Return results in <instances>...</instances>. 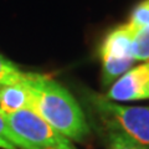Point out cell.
<instances>
[{
  "instance_id": "8992f818",
  "label": "cell",
  "mask_w": 149,
  "mask_h": 149,
  "mask_svg": "<svg viewBox=\"0 0 149 149\" xmlns=\"http://www.w3.org/2000/svg\"><path fill=\"white\" fill-rule=\"evenodd\" d=\"M29 108L34 111V98L31 92L22 85L0 86V112L13 113V112Z\"/></svg>"
},
{
  "instance_id": "30bf717a",
  "label": "cell",
  "mask_w": 149,
  "mask_h": 149,
  "mask_svg": "<svg viewBox=\"0 0 149 149\" xmlns=\"http://www.w3.org/2000/svg\"><path fill=\"white\" fill-rule=\"evenodd\" d=\"M128 24L136 31L149 25V0H143L133 9Z\"/></svg>"
},
{
  "instance_id": "7c38bea8",
  "label": "cell",
  "mask_w": 149,
  "mask_h": 149,
  "mask_svg": "<svg viewBox=\"0 0 149 149\" xmlns=\"http://www.w3.org/2000/svg\"><path fill=\"white\" fill-rule=\"evenodd\" d=\"M146 98H149V85L147 87V92H146Z\"/></svg>"
},
{
  "instance_id": "277c9868",
  "label": "cell",
  "mask_w": 149,
  "mask_h": 149,
  "mask_svg": "<svg viewBox=\"0 0 149 149\" xmlns=\"http://www.w3.org/2000/svg\"><path fill=\"white\" fill-rule=\"evenodd\" d=\"M96 109L118 125L120 130L136 139L144 147H149V107H125L93 95Z\"/></svg>"
},
{
  "instance_id": "5b68a950",
  "label": "cell",
  "mask_w": 149,
  "mask_h": 149,
  "mask_svg": "<svg viewBox=\"0 0 149 149\" xmlns=\"http://www.w3.org/2000/svg\"><path fill=\"white\" fill-rule=\"evenodd\" d=\"M149 85V67L147 62L128 70L118 77L107 93L109 101H138L146 100L147 87Z\"/></svg>"
},
{
  "instance_id": "6da1fadb",
  "label": "cell",
  "mask_w": 149,
  "mask_h": 149,
  "mask_svg": "<svg viewBox=\"0 0 149 149\" xmlns=\"http://www.w3.org/2000/svg\"><path fill=\"white\" fill-rule=\"evenodd\" d=\"M34 98V111L54 129L72 141H83L90 133L80 104L66 88L49 76L25 72L22 80Z\"/></svg>"
},
{
  "instance_id": "7a4b0ae2",
  "label": "cell",
  "mask_w": 149,
  "mask_h": 149,
  "mask_svg": "<svg viewBox=\"0 0 149 149\" xmlns=\"http://www.w3.org/2000/svg\"><path fill=\"white\" fill-rule=\"evenodd\" d=\"M19 149H74L71 142L41 118L35 111L25 108L3 113Z\"/></svg>"
},
{
  "instance_id": "8fae6325",
  "label": "cell",
  "mask_w": 149,
  "mask_h": 149,
  "mask_svg": "<svg viewBox=\"0 0 149 149\" xmlns=\"http://www.w3.org/2000/svg\"><path fill=\"white\" fill-rule=\"evenodd\" d=\"M0 148L1 149H19L17 141L11 134L1 112H0Z\"/></svg>"
},
{
  "instance_id": "ba28073f",
  "label": "cell",
  "mask_w": 149,
  "mask_h": 149,
  "mask_svg": "<svg viewBox=\"0 0 149 149\" xmlns=\"http://www.w3.org/2000/svg\"><path fill=\"white\" fill-rule=\"evenodd\" d=\"M132 51L136 61H149V25L136 31Z\"/></svg>"
},
{
  "instance_id": "3957f363",
  "label": "cell",
  "mask_w": 149,
  "mask_h": 149,
  "mask_svg": "<svg viewBox=\"0 0 149 149\" xmlns=\"http://www.w3.org/2000/svg\"><path fill=\"white\" fill-rule=\"evenodd\" d=\"M134 34L136 30L127 22L106 36L101 46L102 81L104 86L112 85L136 62L132 51Z\"/></svg>"
},
{
  "instance_id": "4fadbf2b",
  "label": "cell",
  "mask_w": 149,
  "mask_h": 149,
  "mask_svg": "<svg viewBox=\"0 0 149 149\" xmlns=\"http://www.w3.org/2000/svg\"><path fill=\"white\" fill-rule=\"evenodd\" d=\"M147 65H148V67H149V61H147Z\"/></svg>"
},
{
  "instance_id": "9c48e42d",
  "label": "cell",
  "mask_w": 149,
  "mask_h": 149,
  "mask_svg": "<svg viewBox=\"0 0 149 149\" xmlns=\"http://www.w3.org/2000/svg\"><path fill=\"white\" fill-rule=\"evenodd\" d=\"M109 148L111 149H147L136 139L129 137L120 129H113L109 132Z\"/></svg>"
},
{
  "instance_id": "52a82bcc",
  "label": "cell",
  "mask_w": 149,
  "mask_h": 149,
  "mask_svg": "<svg viewBox=\"0 0 149 149\" xmlns=\"http://www.w3.org/2000/svg\"><path fill=\"white\" fill-rule=\"evenodd\" d=\"M25 77V72L19 70L14 62L5 56L0 55V86H9L21 83Z\"/></svg>"
}]
</instances>
